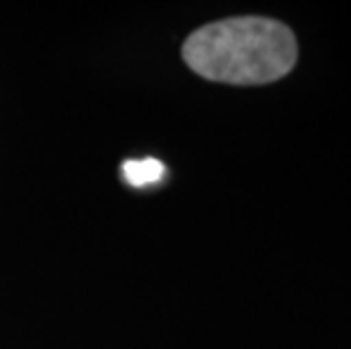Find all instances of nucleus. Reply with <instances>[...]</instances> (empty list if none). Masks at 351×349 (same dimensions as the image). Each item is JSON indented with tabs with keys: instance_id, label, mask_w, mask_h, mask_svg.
Instances as JSON below:
<instances>
[{
	"instance_id": "obj_1",
	"label": "nucleus",
	"mask_w": 351,
	"mask_h": 349,
	"mask_svg": "<svg viewBox=\"0 0 351 349\" xmlns=\"http://www.w3.org/2000/svg\"><path fill=\"white\" fill-rule=\"evenodd\" d=\"M197 75L234 86H258L286 77L297 64V39L281 21L236 16L195 29L182 48Z\"/></svg>"
},
{
	"instance_id": "obj_2",
	"label": "nucleus",
	"mask_w": 351,
	"mask_h": 349,
	"mask_svg": "<svg viewBox=\"0 0 351 349\" xmlns=\"http://www.w3.org/2000/svg\"><path fill=\"white\" fill-rule=\"evenodd\" d=\"M166 175V166L159 159H130L123 163V180L134 189L141 186H150V184H156L163 180Z\"/></svg>"
}]
</instances>
